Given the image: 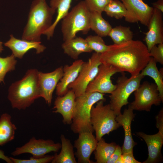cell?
Listing matches in <instances>:
<instances>
[{
    "label": "cell",
    "instance_id": "ffe728a7",
    "mask_svg": "<svg viewBox=\"0 0 163 163\" xmlns=\"http://www.w3.org/2000/svg\"><path fill=\"white\" fill-rule=\"evenodd\" d=\"M146 143L148 150V157L143 163H155L157 162L161 155V150L163 143V134L158 132L153 135H148L143 132L136 133Z\"/></svg>",
    "mask_w": 163,
    "mask_h": 163
},
{
    "label": "cell",
    "instance_id": "603a6c76",
    "mask_svg": "<svg viewBox=\"0 0 163 163\" xmlns=\"http://www.w3.org/2000/svg\"><path fill=\"white\" fill-rule=\"evenodd\" d=\"M61 150L57 154L56 153L52 163H77L74 152V146L70 140L63 134L60 136Z\"/></svg>",
    "mask_w": 163,
    "mask_h": 163
},
{
    "label": "cell",
    "instance_id": "6da1fadb",
    "mask_svg": "<svg viewBox=\"0 0 163 163\" xmlns=\"http://www.w3.org/2000/svg\"><path fill=\"white\" fill-rule=\"evenodd\" d=\"M150 57L145 45L140 40H132L110 45L107 51L101 54L100 61L102 64L114 66L121 73L128 72L134 76L140 73Z\"/></svg>",
    "mask_w": 163,
    "mask_h": 163
},
{
    "label": "cell",
    "instance_id": "8d00e7d4",
    "mask_svg": "<svg viewBox=\"0 0 163 163\" xmlns=\"http://www.w3.org/2000/svg\"><path fill=\"white\" fill-rule=\"evenodd\" d=\"M156 127L161 133L163 134V110L162 108L156 117Z\"/></svg>",
    "mask_w": 163,
    "mask_h": 163
},
{
    "label": "cell",
    "instance_id": "f1b7e54d",
    "mask_svg": "<svg viewBox=\"0 0 163 163\" xmlns=\"http://www.w3.org/2000/svg\"><path fill=\"white\" fill-rule=\"evenodd\" d=\"M107 15L119 19L125 17L126 9L123 4L120 0H111L104 9Z\"/></svg>",
    "mask_w": 163,
    "mask_h": 163
},
{
    "label": "cell",
    "instance_id": "836d02e7",
    "mask_svg": "<svg viewBox=\"0 0 163 163\" xmlns=\"http://www.w3.org/2000/svg\"><path fill=\"white\" fill-rule=\"evenodd\" d=\"M150 56L153 58L155 62L163 65V43L154 46L149 51Z\"/></svg>",
    "mask_w": 163,
    "mask_h": 163
},
{
    "label": "cell",
    "instance_id": "d4e9b609",
    "mask_svg": "<svg viewBox=\"0 0 163 163\" xmlns=\"http://www.w3.org/2000/svg\"><path fill=\"white\" fill-rule=\"evenodd\" d=\"M163 68L159 70L156 62L153 57H150L147 64L140 72L143 76H148L155 81L159 92L161 101H163Z\"/></svg>",
    "mask_w": 163,
    "mask_h": 163
},
{
    "label": "cell",
    "instance_id": "8fae6325",
    "mask_svg": "<svg viewBox=\"0 0 163 163\" xmlns=\"http://www.w3.org/2000/svg\"><path fill=\"white\" fill-rule=\"evenodd\" d=\"M117 72H120L114 66L101 63L97 75L87 86L86 92L111 94L116 87V85L113 84L111 77Z\"/></svg>",
    "mask_w": 163,
    "mask_h": 163
},
{
    "label": "cell",
    "instance_id": "d6986e66",
    "mask_svg": "<svg viewBox=\"0 0 163 163\" xmlns=\"http://www.w3.org/2000/svg\"><path fill=\"white\" fill-rule=\"evenodd\" d=\"M133 110L129 107L128 109L124 110L123 114L117 116L115 118L116 121L123 126L124 130V140L122 148V154L133 152V147L136 145L133 139L131 129V123L135 116Z\"/></svg>",
    "mask_w": 163,
    "mask_h": 163
},
{
    "label": "cell",
    "instance_id": "f35d334b",
    "mask_svg": "<svg viewBox=\"0 0 163 163\" xmlns=\"http://www.w3.org/2000/svg\"><path fill=\"white\" fill-rule=\"evenodd\" d=\"M0 159L3 160L8 163H13L10 157L6 156L4 152L0 149Z\"/></svg>",
    "mask_w": 163,
    "mask_h": 163
},
{
    "label": "cell",
    "instance_id": "30bf717a",
    "mask_svg": "<svg viewBox=\"0 0 163 163\" xmlns=\"http://www.w3.org/2000/svg\"><path fill=\"white\" fill-rule=\"evenodd\" d=\"M61 147V143H56L52 140L37 139L35 137H32L23 145L16 148L15 150L11 152V154L16 156L28 153L34 157L40 158L51 152L56 153L60 150Z\"/></svg>",
    "mask_w": 163,
    "mask_h": 163
},
{
    "label": "cell",
    "instance_id": "9c48e42d",
    "mask_svg": "<svg viewBox=\"0 0 163 163\" xmlns=\"http://www.w3.org/2000/svg\"><path fill=\"white\" fill-rule=\"evenodd\" d=\"M134 92L135 100L129 106L133 110L150 111L153 105H159L162 102L155 83L145 81Z\"/></svg>",
    "mask_w": 163,
    "mask_h": 163
},
{
    "label": "cell",
    "instance_id": "4316f807",
    "mask_svg": "<svg viewBox=\"0 0 163 163\" xmlns=\"http://www.w3.org/2000/svg\"><path fill=\"white\" fill-rule=\"evenodd\" d=\"M117 145L114 142L107 143L102 138L97 142L94 151L96 162L107 163L115 151Z\"/></svg>",
    "mask_w": 163,
    "mask_h": 163
},
{
    "label": "cell",
    "instance_id": "ab89813d",
    "mask_svg": "<svg viewBox=\"0 0 163 163\" xmlns=\"http://www.w3.org/2000/svg\"><path fill=\"white\" fill-rule=\"evenodd\" d=\"M115 163H123L121 156L117 160Z\"/></svg>",
    "mask_w": 163,
    "mask_h": 163
},
{
    "label": "cell",
    "instance_id": "484cf974",
    "mask_svg": "<svg viewBox=\"0 0 163 163\" xmlns=\"http://www.w3.org/2000/svg\"><path fill=\"white\" fill-rule=\"evenodd\" d=\"M101 14L95 11H90V29L97 35L102 37L108 36L112 27L103 18Z\"/></svg>",
    "mask_w": 163,
    "mask_h": 163
},
{
    "label": "cell",
    "instance_id": "83f0119b",
    "mask_svg": "<svg viewBox=\"0 0 163 163\" xmlns=\"http://www.w3.org/2000/svg\"><path fill=\"white\" fill-rule=\"evenodd\" d=\"M133 33L129 27L119 25L112 28L108 36L114 44H119L133 40Z\"/></svg>",
    "mask_w": 163,
    "mask_h": 163
},
{
    "label": "cell",
    "instance_id": "f546056e",
    "mask_svg": "<svg viewBox=\"0 0 163 163\" xmlns=\"http://www.w3.org/2000/svg\"><path fill=\"white\" fill-rule=\"evenodd\" d=\"M15 56L11 55L5 58L0 57V82H4L6 74L15 69L17 61Z\"/></svg>",
    "mask_w": 163,
    "mask_h": 163
},
{
    "label": "cell",
    "instance_id": "ac0fdd59",
    "mask_svg": "<svg viewBox=\"0 0 163 163\" xmlns=\"http://www.w3.org/2000/svg\"><path fill=\"white\" fill-rule=\"evenodd\" d=\"M84 62L82 59H77L71 65H66L63 67V76L56 88L58 96H63L68 91L69 85L77 77Z\"/></svg>",
    "mask_w": 163,
    "mask_h": 163
},
{
    "label": "cell",
    "instance_id": "7402d4cb",
    "mask_svg": "<svg viewBox=\"0 0 163 163\" xmlns=\"http://www.w3.org/2000/svg\"><path fill=\"white\" fill-rule=\"evenodd\" d=\"M72 0H50V7L56 10L57 15L56 19L50 27L43 34L49 40L53 37L55 29L59 22L69 12Z\"/></svg>",
    "mask_w": 163,
    "mask_h": 163
},
{
    "label": "cell",
    "instance_id": "277c9868",
    "mask_svg": "<svg viewBox=\"0 0 163 163\" xmlns=\"http://www.w3.org/2000/svg\"><path fill=\"white\" fill-rule=\"evenodd\" d=\"M104 94L98 92H85L75 98V109L72 119L71 129L75 133L94 130L91 123V108L100 100L106 101Z\"/></svg>",
    "mask_w": 163,
    "mask_h": 163
},
{
    "label": "cell",
    "instance_id": "d6a6232c",
    "mask_svg": "<svg viewBox=\"0 0 163 163\" xmlns=\"http://www.w3.org/2000/svg\"><path fill=\"white\" fill-rule=\"evenodd\" d=\"M13 163H48L51 162L54 155H46L44 156L36 158L33 156L28 159H19L10 157Z\"/></svg>",
    "mask_w": 163,
    "mask_h": 163
},
{
    "label": "cell",
    "instance_id": "ba28073f",
    "mask_svg": "<svg viewBox=\"0 0 163 163\" xmlns=\"http://www.w3.org/2000/svg\"><path fill=\"white\" fill-rule=\"evenodd\" d=\"M101 54L95 52L93 53L88 61L83 63L76 79L69 85L68 88L73 91L76 98L86 92L87 86L97 75L101 64Z\"/></svg>",
    "mask_w": 163,
    "mask_h": 163
},
{
    "label": "cell",
    "instance_id": "4fadbf2b",
    "mask_svg": "<svg viewBox=\"0 0 163 163\" xmlns=\"http://www.w3.org/2000/svg\"><path fill=\"white\" fill-rule=\"evenodd\" d=\"M63 75L62 66L49 73L38 72V84L40 97L43 98L49 105L51 104L53 92Z\"/></svg>",
    "mask_w": 163,
    "mask_h": 163
},
{
    "label": "cell",
    "instance_id": "2e32d148",
    "mask_svg": "<svg viewBox=\"0 0 163 163\" xmlns=\"http://www.w3.org/2000/svg\"><path fill=\"white\" fill-rule=\"evenodd\" d=\"M75 93L72 90H69L62 96H58L55 99L53 112L59 113L62 116L63 122L65 124H70L75 109Z\"/></svg>",
    "mask_w": 163,
    "mask_h": 163
},
{
    "label": "cell",
    "instance_id": "4dcf8cb0",
    "mask_svg": "<svg viewBox=\"0 0 163 163\" xmlns=\"http://www.w3.org/2000/svg\"><path fill=\"white\" fill-rule=\"evenodd\" d=\"M85 40L91 50L97 53H102L110 47V45H106L102 37L97 35L89 36Z\"/></svg>",
    "mask_w": 163,
    "mask_h": 163
},
{
    "label": "cell",
    "instance_id": "3957f363",
    "mask_svg": "<svg viewBox=\"0 0 163 163\" xmlns=\"http://www.w3.org/2000/svg\"><path fill=\"white\" fill-rule=\"evenodd\" d=\"M56 10L49 6L46 0H34L31 5L27 24L22 39L40 41L41 34L52 24V20Z\"/></svg>",
    "mask_w": 163,
    "mask_h": 163
},
{
    "label": "cell",
    "instance_id": "7a4b0ae2",
    "mask_svg": "<svg viewBox=\"0 0 163 163\" xmlns=\"http://www.w3.org/2000/svg\"><path fill=\"white\" fill-rule=\"evenodd\" d=\"M37 70H27L22 78L12 83L8 90V98L13 108L24 110L40 97Z\"/></svg>",
    "mask_w": 163,
    "mask_h": 163
},
{
    "label": "cell",
    "instance_id": "7c38bea8",
    "mask_svg": "<svg viewBox=\"0 0 163 163\" xmlns=\"http://www.w3.org/2000/svg\"><path fill=\"white\" fill-rule=\"evenodd\" d=\"M125 5L127 13L124 17L126 21L130 23L140 22L148 26L154 10L142 0H120Z\"/></svg>",
    "mask_w": 163,
    "mask_h": 163
},
{
    "label": "cell",
    "instance_id": "cb8c5ba5",
    "mask_svg": "<svg viewBox=\"0 0 163 163\" xmlns=\"http://www.w3.org/2000/svg\"><path fill=\"white\" fill-rule=\"evenodd\" d=\"M11 116L5 113L0 117V146L13 140L14 138L16 126L11 122Z\"/></svg>",
    "mask_w": 163,
    "mask_h": 163
},
{
    "label": "cell",
    "instance_id": "60d3db41",
    "mask_svg": "<svg viewBox=\"0 0 163 163\" xmlns=\"http://www.w3.org/2000/svg\"><path fill=\"white\" fill-rule=\"evenodd\" d=\"M3 43L0 41V53L2 52L3 50V47L2 46Z\"/></svg>",
    "mask_w": 163,
    "mask_h": 163
},
{
    "label": "cell",
    "instance_id": "5b68a950",
    "mask_svg": "<svg viewBox=\"0 0 163 163\" xmlns=\"http://www.w3.org/2000/svg\"><path fill=\"white\" fill-rule=\"evenodd\" d=\"M90 11L84 1L78 3L62 19L61 31L63 40L66 41L76 37L81 31L87 34L90 30Z\"/></svg>",
    "mask_w": 163,
    "mask_h": 163
},
{
    "label": "cell",
    "instance_id": "d590c367",
    "mask_svg": "<svg viewBox=\"0 0 163 163\" xmlns=\"http://www.w3.org/2000/svg\"><path fill=\"white\" fill-rule=\"evenodd\" d=\"M122 154V148L117 145L115 151L107 163H115L117 160L121 156Z\"/></svg>",
    "mask_w": 163,
    "mask_h": 163
},
{
    "label": "cell",
    "instance_id": "5bb4252c",
    "mask_svg": "<svg viewBox=\"0 0 163 163\" xmlns=\"http://www.w3.org/2000/svg\"><path fill=\"white\" fill-rule=\"evenodd\" d=\"M79 134L75 140L74 147L76 149L75 155L79 163H91L90 158L95 150L97 141L93 133L85 132Z\"/></svg>",
    "mask_w": 163,
    "mask_h": 163
},
{
    "label": "cell",
    "instance_id": "1f68e13d",
    "mask_svg": "<svg viewBox=\"0 0 163 163\" xmlns=\"http://www.w3.org/2000/svg\"><path fill=\"white\" fill-rule=\"evenodd\" d=\"M111 0H85L86 6L90 11L101 13Z\"/></svg>",
    "mask_w": 163,
    "mask_h": 163
},
{
    "label": "cell",
    "instance_id": "44dd1931",
    "mask_svg": "<svg viewBox=\"0 0 163 163\" xmlns=\"http://www.w3.org/2000/svg\"><path fill=\"white\" fill-rule=\"evenodd\" d=\"M62 47L65 53L75 60L77 59L81 53H91L93 51L85 40L80 37H76L64 41L62 44Z\"/></svg>",
    "mask_w": 163,
    "mask_h": 163
},
{
    "label": "cell",
    "instance_id": "e0dca14e",
    "mask_svg": "<svg viewBox=\"0 0 163 163\" xmlns=\"http://www.w3.org/2000/svg\"><path fill=\"white\" fill-rule=\"evenodd\" d=\"M10 39L4 43L5 46L10 49L15 57L21 59L24 55L30 49L36 50V53L43 52L46 47L41 44L40 41H29L17 39L12 35H10Z\"/></svg>",
    "mask_w": 163,
    "mask_h": 163
},
{
    "label": "cell",
    "instance_id": "74e56055",
    "mask_svg": "<svg viewBox=\"0 0 163 163\" xmlns=\"http://www.w3.org/2000/svg\"><path fill=\"white\" fill-rule=\"evenodd\" d=\"M153 8L163 12V0H158L152 4Z\"/></svg>",
    "mask_w": 163,
    "mask_h": 163
},
{
    "label": "cell",
    "instance_id": "9a60e30c",
    "mask_svg": "<svg viewBox=\"0 0 163 163\" xmlns=\"http://www.w3.org/2000/svg\"><path fill=\"white\" fill-rule=\"evenodd\" d=\"M162 13L154 8L153 14L147 26L149 30L145 33L144 39L149 52L154 46L163 43Z\"/></svg>",
    "mask_w": 163,
    "mask_h": 163
},
{
    "label": "cell",
    "instance_id": "8992f818",
    "mask_svg": "<svg viewBox=\"0 0 163 163\" xmlns=\"http://www.w3.org/2000/svg\"><path fill=\"white\" fill-rule=\"evenodd\" d=\"M104 101H98L95 107L92 106L91 112V123L97 142L104 136L109 134L120 126L116 120L117 116L110 104L104 105Z\"/></svg>",
    "mask_w": 163,
    "mask_h": 163
},
{
    "label": "cell",
    "instance_id": "e575fe53",
    "mask_svg": "<svg viewBox=\"0 0 163 163\" xmlns=\"http://www.w3.org/2000/svg\"><path fill=\"white\" fill-rule=\"evenodd\" d=\"M122 158L123 163H141L136 160L133 155V151L122 154Z\"/></svg>",
    "mask_w": 163,
    "mask_h": 163
},
{
    "label": "cell",
    "instance_id": "52a82bcc",
    "mask_svg": "<svg viewBox=\"0 0 163 163\" xmlns=\"http://www.w3.org/2000/svg\"><path fill=\"white\" fill-rule=\"evenodd\" d=\"M121 73L122 75L118 77L116 81L115 89L109 96L110 107L116 116L121 114L123 106L129 103V96L138 88L144 77L140 73L137 75L128 78L124 72Z\"/></svg>",
    "mask_w": 163,
    "mask_h": 163
}]
</instances>
